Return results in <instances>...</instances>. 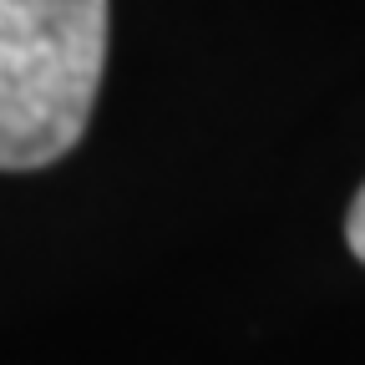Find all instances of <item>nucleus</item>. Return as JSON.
<instances>
[{
	"label": "nucleus",
	"mask_w": 365,
	"mask_h": 365,
	"mask_svg": "<svg viewBox=\"0 0 365 365\" xmlns=\"http://www.w3.org/2000/svg\"><path fill=\"white\" fill-rule=\"evenodd\" d=\"M107 66V0H0V168L66 158Z\"/></svg>",
	"instance_id": "f257e3e1"
},
{
	"label": "nucleus",
	"mask_w": 365,
	"mask_h": 365,
	"mask_svg": "<svg viewBox=\"0 0 365 365\" xmlns=\"http://www.w3.org/2000/svg\"><path fill=\"white\" fill-rule=\"evenodd\" d=\"M345 239H350V254L365 264V188L355 193V203H350V218H345Z\"/></svg>",
	"instance_id": "f03ea898"
}]
</instances>
